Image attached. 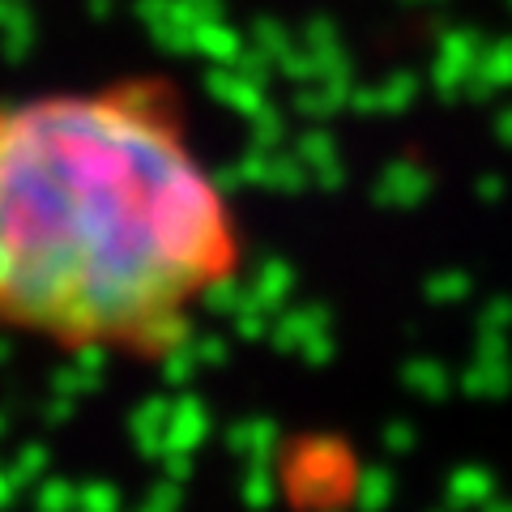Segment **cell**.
I'll use <instances>...</instances> for the list:
<instances>
[{"label": "cell", "instance_id": "6da1fadb", "mask_svg": "<svg viewBox=\"0 0 512 512\" xmlns=\"http://www.w3.org/2000/svg\"><path fill=\"white\" fill-rule=\"evenodd\" d=\"M248 231L180 82L0 94V338L163 367L244 278Z\"/></svg>", "mask_w": 512, "mask_h": 512}]
</instances>
